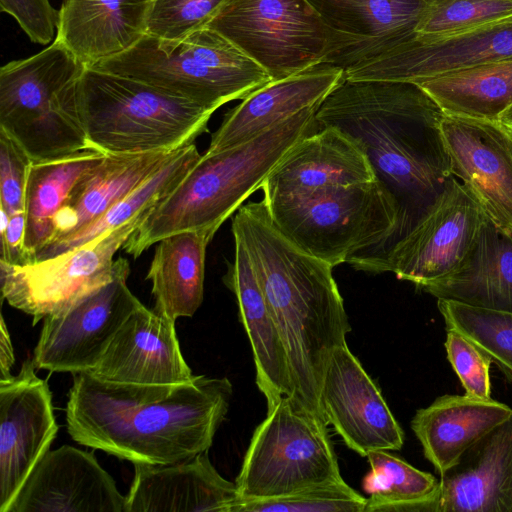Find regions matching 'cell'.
Masks as SVG:
<instances>
[{
	"label": "cell",
	"mask_w": 512,
	"mask_h": 512,
	"mask_svg": "<svg viewBox=\"0 0 512 512\" xmlns=\"http://www.w3.org/2000/svg\"><path fill=\"white\" fill-rule=\"evenodd\" d=\"M232 393L226 377L138 385L76 373L66 405L67 431L78 444L133 465L173 464L210 449Z\"/></svg>",
	"instance_id": "cell-1"
},
{
	"label": "cell",
	"mask_w": 512,
	"mask_h": 512,
	"mask_svg": "<svg viewBox=\"0 0 512 512\" xmlns=\"http://www.w3.org/2000/svg\"><path fill=\"white\" fill-rule=\"evenodd\" d=\"M444 112L416 83L343 79L316 111L318 127L334 126L360 143L397 202L398 222L373 266L428 212L453 177L441 121Z\"/></svg>",
	"instance_id": "cell-2"
},
{
	"label": "cell",
	"mask_w": 512,
	"mask_h": 512,
	"mask_svg": "<svg viewBox=\"0 0 512 512\" xmlns=\"http://www.w3.org/2000/svg\"><path fill=\"white\" fill-rule=\"evenodd\" d=\"M232 234L243 242L285 347L289 396L326 423L319 392L328 357L351 331L332 266L296 247L273 225L263 199L241 206Z\"/></svg>",
	"instance_id": "cell-3"
},
{
	"label": "cell",
	"mask_w": 512,
	"mask_h": 512,
	"mask_svg": "<svg viewBox=\"0 0 512 512\" xmlns=\"http://www.w3.org/2000/svg\"><path fill=\"white\" fill-rule=\"evenodd\" d=\"M319 106L307 108L239 145L201 155L179 184L148 211L124 243V251L137 258L174 233L199 229L217 232L261 188L286 154L319 129L315 118Z\"/></svg>",
	"instance_id": "cell-4"
},
{
	"label": "cell",
	"mask_w": 512,
	"mask_h": 512,
	"mask_svg": "<svg viewBox=\"0 0 512 512\" xmlns=\"http://www.w3.org/2000/svg\"><path fill=\"white\" fill-rule=\"evenodd\" d=\"M91 149L103 154L175 151L207 130L215 110L138 79L85 68L74 82Z\"/></svg>",
	"instance_id": "cell-5"
},
{
	"label": "cell",
	"mask_w": 512,
	"mask_h": 512,
	"mask_svg": "<svg viewBox=\"0 0 512 512\" xmlns=\"http://www.w3.org/2000/svg\"><path fill=\"white\" fill-rule=\"evenodd\" d=\"M265 205L273 225L300 250L362 271L383 253L398 222L397 202L379 180Z\"/></svg>",
	"instance_id": "cell-6"
},
{
	"label": "cell",
	"mask_w": 512,
	"mask_h": 512,
	"mask_svg": "<svg viewBox=\"0 0 512 512\" xmlns=\"http://www.w3.org/2000/svg\"><path fill=\"white\" fill-rule=\"evenodd\" d=\"M84 69L56 38L40 52L1 67L0 130L33 162L90 148L74 89Z\"/></svg>",
	"instance_id": "cell-7"
},
{
	"label": "cell",
	"mask_w": 512,
	"mask_h": 512,
	"mask_svg": "<svg viewBox=\"0 0 512 512\" xmlns=\"http://www.w3.org/2000/svg\"><path fill=\"white\" fill-rule=\"evenodd\" d=\"M93 68L138 79L215 111L271 81L258 64L208 26L177 40L145 34L127 51Z\"/></svg>",
	"instance_id": "cell-8"
},
{
	"label": "cell",
	"mask_w": 512,
	"mask_h": 512,
	"mask_svg": "<svg viewBox=\"0 0 512 512\" xmlns=\"http://www.w3.org/2000/svg\"><path fill=\"white\" fill-rule=\"evenodd\" d=\"M342 479L327 424L283 396L255 429L235 483L240 499H265Z\"/></svg>",
	"instance_id": "cell-9"
},
{
	"label": "cell",
	"mask_w": 512,
	"mask_h": 512,
	"mask_svg": "<svg viewBox=\"0 0 512 512\" xmlns=\"http://www.w3.org/2000/svg\"><path fill=\"white\" fill-rule=\"evenodd\" d=\"M271 78L325 63L328 31L307 0H228L207 25Z\"/></svg>",
	"instance_id": "cell-10"
},
{
	"label": "cell",
	"mask_w": 512,
	"mask_h": 512,
	"mask_svg": "<svg viewBox=\"0 0 512 512\" xmlns=\"http://www.w3.org/2000/svg\"><path fill=\"white\" fill-rule=\"evenodd\" d=\"M147 213L45 260L23 265L0 260L2 301L32 316L33 326L46 316L65 310L114 277V255Z\"/></svg>",
	"instance_id": "cell-11"
},
{
	"label": "cell",
	"mask_w": 512,
	"mask_h": 512,
	"mask_svg": "<svg viewBox=\"0 0 512 512\" xmlns=\"http://www.w3.org/2000/svg\"><path fill=\"white\" fill-rule=\"evenodd\" d=\"M115 264L109 282L43 319L32 357L37 369L76 374L99 363L121 325L142 304L127 285L129 262L120 257Z\"/></svg>",
	"instance_id": "cell-12"
},
{
	"label": "cell",
	"mask_w": 512,
	"mask_h": 512,
	"mask_svg": "<svg viewBox=\"0 0 512 512\" xmlns=\"http://www.w3.org/2000/svg\"><path fill=\"white\" fill-rule=\"evenodd\" d=\"M486 218L476 199L452 177L428 212L370 273L392 272L422 289L459 266Z\"/></svg>",
	"instance_id": "cell-13"
},
{
	"label": "cell",
	"mask_w": 512,
	"mask_h": 512,
	"mask_svg": "<svg viewBox=\"0 0 512 512\" xmlns=\"http://www.w3.org/2000/svg\"><path fill=\"white\" fill-rule=\"evenodd\" d=\"M512 59V16L444 36L415 34L345 70L348 80L420 83L442 74Z\"/></svg>",
	"instance_id": "cell-14"
},
{
	"label": "cell",
	"mask_w": 512,
	"mask_h": 512,
	"mask_svg": "<svg viewBox=\"0 0 512 512\" xmlns=\"http://www.w3.org/2000/svg\"><path fill=\"white\" fill-rule=\"evenodd\" d=\"M35 369L27 358L18 374L0 379V512H8L58 432L49 384Z\"/></svg>",
	"instance_id": "cell-15"
},
{
	"label": "cell",
	"mask_w": 512,
	"mask_h": 512,
	"mask_svg": "<svg viewBox=\"0 0 512 512\" xmlns=\"http://www.w3.org/2000/svg\"><path fill=\"white\" fill-rule=\"evenodd\" d=\"M319 406L344 443L360 456L375 450H400L404 433L380 390L347 344L328 357Z\"/></svg>",
	"instance_id": "cell-16"
},
{
	"label": "cell",
	"mask_w": 512,
	"mask_h": 512,
	"mask_svg": "<svg viewBox=\"0 0 512 512\" xmlns=\"http://www.w3.org/2000/svg\"><path fill=\"white\" fill-rule=\"evenodd\" d=\"M441 133L451 175L489 220L512 233V132L499 120L445 114Z\"/></svg>",
	"instance_id": "cell-17"
},
{
	"label": "cell",
	"mask_w": 512,
	"mask_h": 512,
	"mask_svg": "<svg viewBox=\"0 0 512 512\" xmlns=\"http://www.w3.org/2000/svg\"><path fill=\"white\" fill-rule=\"evenodd\" d=\"M125 501L94 451L62 445L36 464L8 512H125Z\"/></svg>",
	"instance_id": "cell-18"
},
{
	"label": "cell",
	"mask_w": 512,
	"mask_h": 512,
	"mask_svg": "<svg viewBox=\"0 0 512 512\" xmlns=\"http://www.w3.org/2000/svg\"><path fill=\"white\" fill-rule=\"evenodd\" d=\"M377 180L362 146L334 126L302 138L261 185L265 203L292 201L316 192Z\"/></svg>",
	"instance_id": "cell-19"
},
{
	"label": "cell",
	"mask_w": 512,
	"mask_h": 512,
	"mask_svg": "<svg viewBox=\"0 0 512 512\" xmlns=\"http://www.w3.org/2000/svg\"><path fill=\"white\" fill-rule=\"evenodd\" d=\"M325 25V64L347 70L416 34L425 0H307Z\"/></svg>",
	"instance_id": "cell-20"
},
{
	"label": "cell",
	"mask_w": 512,
	"mask_h": 512,
	"mask_svg": "<svg viewBox=\"0 0 512 512\" xmlns=\"http://www.w3.org/2000/svg\"><path fill=\"white\" fill-rule=\"evenodd\" d=\"M176 321L141 304L121 325L89 371L108 382L178 385L193 379L177 338Z\"/></svg>",
	"instance_id": "cell-21"
},
{
	"label": "cell",
	"mask_w": 512,
	"mask_h": 512,
	"mask_svg": "<svg viewBox=\"0 0 512 512\" xmlns=\"http://www.w3.org/2000/svg\"><path fill=\"white\" fill-rule=\"evenodd\" d=\"M344 74L340 67L321 63L269 81L225 115L204 154L239 145L307 108L319 106L344 79Z\"/></svg>",
	"instance_id": "cell-22"
},
{
	"label": "cell",
	"mask_w": 512,
	"mask_h": 512,
	"mask_svg": "<svg viewBox=\"0 0 512 512\" xmlns=\"http://www.w3.org/2000/svg\"><path fill=\"white\" fill-rule=\"evenodd\" d=\"M235 482L222 477L208 451L167 465L134 464L125 512H233Z\"/></svg>",
	"instance_id": "cell-23"
},
{
	"label": "cell",
	"mask_w": 512,
	"mask_h": 512,
	"mask_svg": "<svg viewBox=\"0 0 512 512\" xmlns=\"http://www.w3.org/2000/svg\"><path fill=\"white\" fill-rule=\"evenodd\" d=\"M430 512H512V413L440 475Z\"/></svg>",
	"instance_id": "cell-24"
},
{
	"label": "cell",
	"mask_w": 512,
	"mask_h": 512,
	"mask_svg": "<svg viewBox=\"0 0 512 512\" xmlns=\"http://www.w3.org/2000/svg\"><path fill=\"white\" fill-rule=\"evenodd\" d=\"M152 0H63L56 39L85 68L133 47L147 34Z\"/></svg>",
	"instance_id": "cell-25"
},
{
	"label": "cell",
	"mask_w": 512,
	"mask_h": 512,
	"mask_svg": "<svg viewBox=\"0 0 512 512\" xmlns=\"http://www.w3.org/2000/svg\"><path fill=\"white\" fill-rule=\"evenodd\" d=\"M233 238L234 259L228 263L223 282L236 297L240 321L253 353L256 383L268 409L281 397L291 396L288 359L247 250L238 236Z\"/></svg>",
	"instance_id": "cell-26"
},
{
	"label": "cell",
	"mask_w": 512,
	"mask_h": 512,
	"mask_svg": "<svg viewBox=\"0 0 512 512\" xmlns=\"http://www.w3.org/2000/svg\"><path fill=\"white\" fill-rule=\"evenodd\" d=\"M177 150L105 154L104 158L85 171L73 186L54 219L53 236L47 244L74 234L93 223L158 171Z\"/></svg>",
	"instance_id": "cell-27"
},
{
	"label": "cell",
	"mask_w": 512,
	"mask_h": 512,
	"mask_svg": "<svg viewBox=\"0 0 512 512\" xmlns=\"http://www.w3.org/2000/svg\"><path fill=\"white\" fill-rule=\"evenodd\" d=\"M421 290L437 299L512 312V233L486 218L459 266Z\"/></svg>",
	"instance_id": "cell-28"
},
{
	"label": "cell",
	"mask_w": 512,
	"mask_h": 512,
	"mask_svg": "<svg viewBox=\"0 0 512 512\" xmlns=\"http://www.w3.org/2000/svg\"><path fill=\"white\" fill-rule=\"evenodd\" d=\"M511 413L512 408L492 398L443 395L415 413L411 428L422 445L424 456L442 475Z\"/></svg>",
	"instance_id": "cell-29"
},
{
	"label": "cell",
	"mask_w": 512,
	"mask_h": 512,
	"mask_svg": "<svg viewBox=\"0 0 512 512\" xmlns=\"http://www.w3.org/2000/svg\"><path fill=\"white\" fill-rule=\"evenodd\" d=\"M215 233L210 229L187 230L156 243L146 275L152 283L156 312L176 321L192 317L201 306L206 249Z\"/></svg>",
	"instance_id": "cell-30"
},
{
	"label": "cell",
	"mask_w": 512,
	"mask_h": 512,
	"mask_svg": "<svg viewBox=\"0 0 512 512\" xmlns=\"http://www.w3.org/2000/svg\"><path fill=\"white\" fill-rule=\"evenodd\" d=\"M94 149L33 162L28 176L25 213V254L33 263L38 252L52 239L54 219L79 177L104 158Z\"/></svg>",
	"instance_id": "cell-31"
},
{
	"label": "cell",
	"mask_w": 512,
	"mask_h": 512,
	"mask_svg": "<svg viewBox=\"0 0 512 512\" xmlns=\"http://www.w3.org/2000/svg\"><path fill=\"white\" fill-rule=\"evenodd\" d=\"M417 84L444 114L498 120L512 105V59L442 74Z\"/></svg>",
	"instance_id": "cell-32"
},
{
	"label": "cell",
	"mask_w": 512,
	"mask_h": 512,
	"mask_svg": "<svg viewBox=\"0 0 512 512\" xmlns=\"http://www.w3.org/2000/svg\"><path fill=\"white\" fill-rule=\"evenodd\" d=\"M194 143L178 149L153 175L110 207L90 225L44 246L35 261L45 260L77 248L143 215L165 198L199 160Z\"/></svg>",
	"instance_id": "cell-33"
},
{
	"label": "cell",
	"mask_w": 512,
	"mask_h": 512,
	"mask_svg": "<svg viewBox=\"0 0 512 512\" xmlns=\"http://www.w3.org/2000/svg\"><path fill=\"white\" fill-rule=\"evenodd\" d=\"M370 472L363 488L370 495L364 512H430L436 499L439 480L388 450L367 454Z\"/></svg>",
	"instance_id": "cell-34"
},
{
	"label": "cell",
	"mask_w": 512,
	"mask_h": 512,
	"mask_svg": "<svg viewBox=\"0 0 512 512\" xmlns=\"http://www.w3.org/2000/svg\"><path fill=\"white\" fill-rule=\"evenodd\" d=\"M446 329L474 343L512 381V312L437 299Z\"/></svg>",
	"instance_id": "cell-35"
},
{
	"label": "cell",
	"mask_w": 512,
	"mask_h": 512,
	"mask_svg": "<svg viewBox=\"0 0 512 512\" xmlns=\"http://www.w3.org/2000/svg\"><path fill=\"white\" fill-rule=\"evenodd\" d=\"M366 502L342 479L274 498L240 499L233 512H364Z\"/></svg>",
	"instance_id": "cell-36"
},
{
	"label": "cell",
	"mask_w": 512,
	"mask_h": 512,
	"mask_svg": "<svg viewBox=\"0 0 512 512\" xmlns=\"http://www.w3.org/2000/svg\"><path fill=\"white\" fill-rule=\"evenodd\" d=\"M512 16V0H425L415 32L444 36Z\"/></svg>",
	"instance_id": "cell-37"
},
{
	"label": "cell",
	"mask_w": 512,
	"mask_h": 512,
	"mask_svg": "<svg viewBox=\"0 0 512 512\" xmlns=\"http://www.w3.org/2000/svg\"><path fill=\"white\" fill-rule=\"evenodd\" d=\"M228 0H152L147 34L177 40L206 27Z\"/></svg>",
	"instance_id": "cell-38"
},
{
	"label": "cell",
	"mask_w": 512,
	"mask_h": 512,
	"mask_svg": "<svg viewBox=\"0 0 512 512\" xmlns=\"http://www.w3.org/2000/svg\"><path fill=\"white\" fill-rule=\"evenodd\" d=\"M444 346L448 361L459 377L465 394L478 399H490L491 361L487 356L469 339L454 330H447Z\"/></svg>",
	"instance_id": "cell-39"
},
{
	"label": "cell",
	"mask_w": 512,
	"mask_h": 512,
	"mask_svg": "<svg viewBox=\"0 0 512 512\" xmlns=\"http://www.w3.org/2000/svg\"><path fill=\"white\" fill-rule=\"evenodd\" d=\"M33 160L0 130V211L7 216L25 211L26 189Z\"/></svg>",
	"instance_id": "cell-40"
},
{
	"label": "cell",
	"mask_w": 512,
	"mask_h": 512,
	"mask_svg": "<svg viewBox=\"0 0 512 512\" xmlns=\"http://www.w3.org/2000/svg\"><path fill=\"white\" fill-rule=\"evenodd\" d=\"M0 8L17 21L33 43L54 41L59 11L49 0H0Z\"/></svg>",
	"instance_id": "cell-41"
},
{
	"label": "cell",
	"mask_w": 512,
	"mask_h": 512,
	"mask_svg": "<svg viewBox=\"0 0 512 512\" xmlns=\"http://www.w3.org/2000/svg\"><path fill=\"white\" fill-rule=\"evenodd\" d=\"M1 231V261L9 264L27 263L25 254L26 213L20 211L8 216Z\"/></svg>",
	"instance_id": "cell-42"
},
{
	"label": "cell",
	"mask_w": 512,
	"mask_h": 512,
	"mask_svg": "<svg viewBox=\"0 0 512 512\" xmlns=\"http://www.w3.org/2000/svg\"><path fill=\"white\" fill-rule=\"evenodd\" d=\"M15 364V354L9 330L3 315L0 319V379H6L12 375Z\"/></svg>",
	"instance_id": "cell-43"
},
{
	"label": "cell",
	"mask_w": 512,
	"mask_h": 512,
	"mask_svg": "<svg viewBox=\"0 0 512 512\" xmlns=\"http://www.w3.org/2000/svg\"><path fill=\"white\" fill-rule=\"evenodd\" d=\"M498 120L512 132V105L501 114Z\"/></svg>",
	"instance_id": "cell-44"
}]
</instances>
